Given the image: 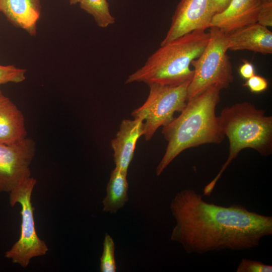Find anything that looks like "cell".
I'll use <instances>...</instances> for the list:
<instances>
[{"mask_svg":"<svg viewBox=\"0 0 272 272\" xmlns=\"http://www.w3.org/2000/svg\"><path fill=\"white\" fill-rule=\"evenodd\" d=\"M114 250L115 244L112 238L109 234H106L103 241V252L100 257V271L115 272L116 271Z\"/></svg>","mask_w":272,"mask_h":272,"instance_id":"cell-17","label":"cell"},{"mask_svg":"<svg viewBox=\"0 0 272 272\" xmlns=\"http://www.w3.org/2000/svg\"><path fill=\"white\" fill-rule=\"evenodd\" d=\"M208 42L200 56L193 60V75L188 87L187 100L212 86L228 88L234 80L232 65L227 53V34L210 27Z\"/></svg>","mask_w":272,"mask_h":272,"instance_id":"cell-5","label":"cell"},{"mask_svg":"<svg viewBox=\"0 0 272 272\" xmlns=\"http://www.w3.org/2000/svg\"><path fill=\"white\" fill-rule=\"evenodd\" d=\"M257 23L266 27L272 26V1L262 0L258 12Z\"/></svg>","mask_w":272,"mask_h":272,"instance_id":"cell-20","label":"cell"},{"mask_svg":"<svg viewBox=\"0 0 272 272\" xmlns=\"http://www.w3.org/2000/svg\"><path fill=\"white\" fill-rule=\"evenodd\" d=\"M209 36L205 30H197L160 45L144 65L128 76L125 83L175 86L191 80V63L201 54Z\"/></svg>","mask_w":272,"mask_h":272,"instance_id":"cell-3","label":"cell"},{"mask_svg":"<svg viewBox=\"0 0 272 272\" xmlns=\"http://www.w3.org/2000/svg\"><path fill=\"white\" fill-rule=\"evenodd\" d=\"M80 0H70V3L71 5H76L79 3Z\"/></svg>","mask_w":272,"mask_h":272,"instance_id":"cell-24","label":"cell"},{"mask_svg":"<svg viewBox=\"0 0 272 272\" xmlns=\"http://www.w3.org/2000/svg\"><path fill=\"white\" fill-rule=\"evenodd\" d=\"M232 0H212L213 13L215 14L223 11Z\"/></svg>","mask_w":272,"mask_h":272,"instance_id":"cell-23","label":"cell"},{"mask_svg":"<svg viewBox=\"0 0 272 272\" xmlns=\"http://www.w3.org/2000/svg\"><path fill=\"white\" fill-rule=\"evenodd\" d=\"M22 111L0 90V143H16L27 138Z\"/></svg>","mask_w":272,"mask_h":272,"instance_id":"cell-14","label":"cell"},{"mask_svg":"<svg viewBox=\"0 0 272 272\" xmlns=\"http://www.w3.org/2000/svg\"><path fill=\"white\" fill-rule=\"evenodd\" d=\"M80 8L93 16L97 25L106 28L115 22L107 0H80Z\"/></svg>","mask_w":272,"mask_h":272,"instance_id":"cell-16","label":"cell"},{"mask_svg":"<svg viewBox=\"0 0 272 272\" xmlns=\"http://www.w3.org/2000/svg\"><path fill=\"white\" fill-rule=\"evenodd\" d=\"M26 70L16 67L13 65L0 64V85L8 83H19L25 79Z\"/></svg>","mask_w":272,"mask_h":272,"instance_id":"cell-18","label":"cell"},{"mask_svg":"<svg viewBox=\"0 0 272 272\" xmlns=\"http://www.w3.org/2000/svg\"><path fill=\"white\" fill-rule=\"evenodd\" d=\"M243 61L239 72L242 78L247 80L255 75V67L252 63L247 60L243 59Z\"/></svg>","mask_w":272,"mask_h":272,"instance_id":"cell-22","label":"cell"},{"mask_svg":"<svg viewBox=\"0 0 272 272\" xmlns=\"http://www.w3.org/2000/svg\"><path fill=\"white\" fill-rule=\"evenodd\" d=\"M144 120L139 117L122 120L115 137L111 141L115 167L127 173L137 143L144 135Z\"/></svg>","mask_w":272,"mask_h":272,"instance_id":"cell-11","label":"cell"},{"mask_svg":"<svg viewBox=\"0 0 272 272\" xmlns=\"http://www.w3.org/2000/svg\"><path fill=\"white\" fill-rule=\"evenodd\" d=\"M243 86L247 87L250 92L258 93L262 92L267 89L268 82L264 77L255 75L246 80Z\"/></svg>","mask_w":272,"mask_h":272,"instance_id":"cell-21","label":"cell"},{"mask_svg":"<svg viewBox=\"0 0 272 272\" xmlns=\"http://www.w3.org/2000/svg\"><path fill=\"white\" fill-rule=\"evenodd\" d=\"M41 9L40 0H0V12L13 25L31 35L36 34Z\"/></svg>","mask_w":272,"mask_h":272,"instance_id":"cell-13","label":"cell"},{"mask_svg":"<svg viewBox=\"0 0 272 272\" xmlns=\"http://www.w3.org/2000/svg\"><path fill=\"white\" fill-rule=\"evenodd\" d=\"M127 174L116 167L111 171L106 196L102 201L103 211L116 213L128 200Z\"/></svg>","mask_w":272,"mask_h":272,"instance_id":"cell-15","label":"cell"},{"mask_svg":"<svg viewBox=\"0 0 272 272\" xmlns=\"http://www.w3.org/2000/svg\"><path fill=\"white\" fill-rule=\"evenodd\" d=\"M267 1H272V0H267Z\"/></svg>","mask_w":272,"mask_h":272,"instance_id":"cell-25","label":"cell"},{"mask_svg":"<svg viewBox=\"0 0 272 272\" xmlns=\"http://www.w3.org/2000/svg\"><path fill=\"white\" fill-rule=\"evenodd\" d=\"M36 179L31 176L15 187L9 194V203L12 207L19 203L21 207L20 235L18 240L7 250L5 256L14 263L26 267L35 257L45 255L48 248L45 241L40 239L36 230L31 196Z\"/></svg>","mask_w":272,"mask_h":272,"instance_id":"cell-6","label":"cell"},{"mask_svg":"<svg viewBox=\"0 0 272 272\" xmlns=\"http://www.w3.org/2000/svg\"><path fill=\"white\" fill-rule=\"evenodd\" d=\"M214 15L212 0H181L160 45L193 31L210 28Z\"/></svg>","mask_w":272,"mask_h":272,"instance_id":"cell-9","label":"cell"},{"mask_svg":"<svg viewBox=\"0 0 272 272\" xmlns=\"http://www.w3.org/2000/svg\"><path fill=\"white\" fill-rule=\"evenodd\" d=\"M228 50H248L263 54L272 53V32L257 23L227 34Z\"/></svg>","mask_w":272,"mask_h":272,"instance_id":"cell-12","label":"cell"},{"mask_svg":"<svg viewBox=\"0 0 272 272\" xmlns=\"http://www.w3.org/2000/svg\"><path fill=\"white\" fill-rule=\"evenodd\" d=\"M35 150V143L30 138L13 144L0 143V193H9L31 176L30 166Z\"/></svg>","mask_w":272,"mask_h":272,"instance_id":"cell-8","label":"cell"},{"mask_svg":"<svg viewBox=\"0 0 272 272\" xmlns=\"http://www.w3.org/2000/svg\"><path fill=\"white\" fill-rule=\"evenodd\" d=\"M219 122L229 142V155L216 177L203 189L209 196L223 172L244 149L251 148L263 156L272 153V116L249 102L226 107L218 116Z\"/></svg>","mask_w":272,"mask_h":272,"instance_id":"cell-4","label":"cell"},{"mask_svg":"<svg viewBox=\"0 0 272 272\" xmlns=\"http://www.w3.org/2000/svg\"><path fill=\"white\" fill-rule=\"evenodd\" d=\"M191 80L178 86H149L150 92L145 102L131 113L133 118L143 119L144 136L149 141L160 126L174 118L176 112H181L187 101L188 87Z\"/></svg>","mask_w":272,"mask_h":272,"instance_id":"cell-7","label":"cell"},{"mask_svg":"<svg viewBox=\"0 0 272 272\" xmlns=\"http://www.w3.org/2000/svg\"><path fill=\"white\" fill-rule=\"evenodd\" d=\"M262 0H232L222 12L215 14L210 27H215L229 34L249 24L257 23Z\"/></svg>","mask_w":272,"mask_h":272,"instance_id":"cell-10","label":"cell"},{"mask_svg":"<svg viewBox=\"0 0 272 272\" xmlns=\"http://www.w3.org/2000/svg\"><path fill=\"white\" fill-rule=\"evenodd\" d=\"M170 207L176 222L171 239L180 243L188 254L248 249L272 234L271 217L239 205L208 203L191 189L177 193Z\"/></svg>","mask_w":272,"mask_h":272,"instance_id":"cell-1","label":"cell"},{"mask_svg":"<svg viewBox=\"0 0 272 272\" xmlns=\"http://www.w3.org/2000/svg\"><path fill=\"white\" fill-rule=\"evenodd\" d=\"M237 272H271L272 266L261 262L243 258L238 266Z\"/></svg>","mask_w":272,"mask_h":272,"instance_id":"cell-19","label":"cell"},{"mask_svg":"<svg viewBox=\"0 0 272 272\" xmlns=\"http://www.w3.org/2000/svg\"><path fill=\"white\" fill-rule=\"evenodd\" d=\"M221 90L212 86L189 99L180 114L163 126L162 133L168 144L156 169L158 176L183 151L223 141L225 135L215 112Z\"/></svg>","mask_w":272,"mask_h":272,"instance_id":"cell-2","label":"cell"}]
</instances>
